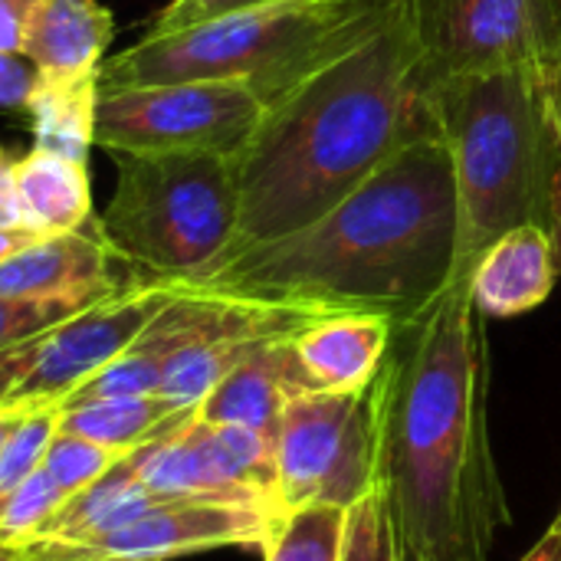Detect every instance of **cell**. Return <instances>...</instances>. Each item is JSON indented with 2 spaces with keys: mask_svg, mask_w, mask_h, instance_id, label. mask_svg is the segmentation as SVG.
Here are the masks:
<instances>
[{
  "mask_svg": "<svg viewBox=\"0 0 561 561\" xmlns=\"http://www.w3.org/2000/svg\"><path fill=\"white\" fill-rule=\"evenodd\" d=\"M559 279V253L546 224H523L496 237L470 270V296L483 319L539 309Z\"/></svg>",
  "mask_w": 561,
  "mask_h": 561,
  "instance_id": "9a60e30c",
  "label": "cell"
},
{
  "mask_svg": "<svg viewBox=\"0 0 561 561\" xmlns=\"http://www.w3.org/2000/svg\"><path fill=\"white\" fill-rule=\"evenodd\" d=\"M178 286L181 283L135 279L122 293L0 352V404L59 408L138 339Z\"/></svg>",
  "mask_w": 561,
  "mask_h": 561,
  "instance_id": "30bf717a",
  "label": "cell"
},
{
  "mask_svg": "<svg viewBox=\"0 0 561 561\" xmlns=\"http://www.w3.org/2000/svg\"><path fill=\"white\" fill-rule=\"evenodd\" d=\"M552 102H556V131H559V151H561V69L552 82Z\"/></svg>",
  "mask_w": 561,
  "mask_h": 561,
  "instance_id": "d590c367",
  "label": "cell"
},
{
  "mask_svg": "<svg viewBox=\"0 0 561 561\" xmlns=\"http://www.w3.org/2000/svg\"><path fill=\"white\" fill-rule=\"evenodd\" d=\"M293 339L296 335L260 342L207 391V398L194 408V414L207 424H237V427L260 431L273 440L283 408L296 394L312 391L299 368Z\"/></svg>",
  "mask_w": 561,
  "mask_h": 561,
  "instance_id": "5bb4252c",
  "label": "cell"
},
{
  "mask_svg": "<svg viewBox=\"0 0 561 561\" xmlns=\"http://www.w3.org/2000/svg\"><path fill=\"white\" fill-rule=\"evenodd\" d=\"M427 131H437L434 85L404 0H394L368 36L266 105L233 158L240 227L230 253L312 224Z\"/></svg>",
  "mask_w": 561,
  "mask_h": 561,
  "instance_id": "7a4b0ae2",
  "label": "cell"
},
{
  "mask_svg": "<svg viewBox=\"0 0 561 561\" xmlns=\"http://www.w3.org/2000/svg\"><path fill=\"white\" fill-rule=\"evenodd\" d=\"M490 358L470 270L398 319L371 385L375 483L411 561H490L510 500L490 444Z\"/></svg>",
  "mask_w": 561,
  "mask_h": 561,
  "instance_id": "6da1fadb",
  "label": "cell"
},
{
  "mask_svg": "<svg viewBox=\"0 0 561 561\" xmlns=\"http://www.w3.org/2000/svg\"><path fill=\"white\" fill-rule=\"evenodd\" d=\"M23 411H30V408H7V404H0V450H3V444H7V437H10V431H13V424L20 421Z\"/></svg>",
  "mask_w": 561,
  "mask_h": 561,
  "instance_id": "e575fe53",
  "label": "cell"
},
{
  "mask_svg": "<svg viewBox=\"0 0 561 561\" xmlns=\"http://www.w3.org/2000/svg\"><path fill=\"white\" fill-rule=\"evenodd\" d=\"M59 431V408H30L13 424L3 450H0V496L26 483L46 457L49 440Z\"/></svg>",
  "mask_w": 561,
  "mask_h": 561,
  "instance_id": "cb8c5ba5",
  "label": "cell"
},
{
  "mask_svg": "<svg viewBox=\"0 0 561 561\" xmlns=\"http://www.w3.org/2000/svg\"><path fill=\"white\" fill-rule=\"evenodd\" d=\"M0 230H26L16 194V154L0 145Z\"/></svg>",
  "mask_w": 561,
  "mask_h": 561,
  "instance_id": "f546056e",
  "label": "cell"
},
{
  "mask_svg": "<svg viewBox=\"0 0 561 561\" xmlns=\"http://www.w3.org/2000/svg\"><path fill=\"white\" fill-rule=\"evenodd\" d=\"M273 463L276 516L302 506H355L378 473L371 388L296 394L276 424Z\"/></svg>",
  "mask_w": 561,
  "mask_h": 561,
  "instance_id": "9c48e42d",
  "label": "cell"
},
{
  "mask_svg": "<svg viewBox=\"0 0 561 561\" xmlns=\"http://www.w3.org/2000/svg\"><path fill=\"white\" fill-rule=\"evenodd\" d=\"M16 194L23 227L36 237L82 230L92 220L89 164L39 148L16 158Z\"/></svg>",
  "mask_w": 561,
  "mask_h": 561,
  "instance_id": "ac0fdd59",
  "label": "cell"
},
{
  "mask_svg": "<svg viewBox=\"0 0 561 561\" xmlns=\"http://www.w3.org/2000/svg\"><path fill=\"white\" fill-rule=\"evenodd\" d=\"M191 414H184L178 424H171L164 434H158L154 440L135 447L131 454L122 457V463L135 473V480L151 490L161 500L181 503H240V506H263L260 500H253L250 493H243L240 486H233L207 457V450L201 447L194 427H191ZM270 510V506H263ZM273 513V510H270ZM276 516V513H273Z\"/></svg>",
  "mask_w": 561,
  "mask_h": 561,
  "instance_id": "e0dca14e",
  "label": "cell"
},
{
  "mask_svg": "<svg viewBox=\"0 0 561 561\" xmlns=\"http://www.w3.org/2000/svg\"><path fill=\"white\" fill-rule=\"evenodd\" d=\"M394 0H273L181 30L145 33L105 56L102 85L227 79L270 105L316 66L368 36Z\"/></svg>",
  "mask_w": 561,
  "mask_h": 561,
  "instance_id": "5b68a950",
  "label": "cell"
},
{
  "mask_svg": "<svg viewBox=\"0 0 561 561\" xmlns=\"http://www.w3.org/2000/svg\"><path fill=\"white\" fill-rule=\"evenodd\" d=\"M263 112L256 89L227 79L102 85L95 145L112 154L214 151L237 158Z\"/></svg>",
  "mask_w": 561,
  "mask_h": 561,
  "instance_id": "52a82bcc",
  "label": "cell"
},
{
  "mask_svg": "<svg viewBox=\"0 0 561 561\" xmlns=\"http://www.w3.org/2000/svg\"><path fill=\"white\" fill-rule=\"evenodd\" d=\"M427 82L503 69H561V0H404Z\"/></svg>",
  "mask_w": 561,
  "mask_h": 561,
  "instance_id": "ba28073f",
  "label": "cell"
},
{
  "mask_svg": "<svg viewBox=\"0 0 561 561\" xmlns=\"http://www.w3.org/2000/svg\"><path fill=\"white\" fill-rule=\"evenodd\" d=\"M115 20L99 0H39L30 13L20 56L43 79H76L102 69Z\"/></svg>",
  "mask_w": 561,
  "mask_h": 561,
  "instance_id": "2e32d148",
  "label": "cell"
},
{
  "mask_svg": "<svg viewBox=\"0 0 561 561\" xmlns=\"http://www.w3.org/2000/svg\"><path fill=\"white\" fill-rule=\"evenodd\" d=\"M66 503V493L53 483V477L39 467L26 483L0 496V542L30 546L46 519Z\"/></svg>",
  "mask_w": 561,
  "mask_h": 561,
  "instance_id": "d4e9b609",
  "label": "cell"
},
{
  "mask_svg": "<svg viewBox=\"0 0 561 561\" xmlns=\"http://www.w3.org/2000/svg\"><path fill=\"white\" fill-rule=\"evenodd\" d=\"M457 266V194L440 131L404 145L312 224L230 253L204 289L408 319Z\"/></svg>",
  "mask_w": 561,
  "mask_h": 561,
  "instance_id": "3957f363",
  "label": "cell"
},
{
  "mask_svg": "<svg viewBox=\"0 0 561 561\" xmlns=\"http://www.w3.org/2000/svg\"><path fill=\"white\" fill-rule=\"evenodd\" d=\"M76 302H46V299H7L0 296V352L59 325L62 319L82 312Z\"/></svg>",
  "mask_w": 561,
  "mask_h": 561,
  "instance_id": "4316f807",
  "label": "cell"
},
{
  "mask_svg": "<svg viewBox=\"0 0 561 561\" xmlns=\"http://www.w3.org/2000/svg\"><path fill=\"white\" fill-rule=\"evenodd\" d=\"M99 230L138 279L204 283L237 243L240 187L230 154H115Z\"/></svg>",
  "mask_w": 561,
  "mask_h": 561,
  "instance_id": "8992f818",
  "label": "cell"
},
{
  "mask_svg": "<svg viewBox=\"0 0 561 561\" xmlns=\"http://www.w3.org/2000/svg\"><path fill=\"white\" fill-rule=\"evenodd\" d=\"M158 503H171V500H161L151 490H145L135 480V473L118 460L102 480L66 496V503L46 519V526L36 533L33 542H39V539H66V542L95 539V536H105V533L138 519L141 513H148Z\"/></svg>",
  "mask_w": 561,
  "mask_h": 561,
  "instance_id": "ffe728a7",
  "label": "cell"
},
{
  "mask_svg": "<svg viewBox=\"0 0 561 561\" xmlns=\"http://www.w3.org/2000/svg\"><path fill=\"white\" fill-rule=\"evenodd\" d=\"M0 561H26V552H23V546H7V542H0Z\"/></svg>",
  "mask_w": 561,
  "mask_h": 561,
  "instance_id": "8d00e7d4",
  "label": "cell"
},
{
  "mask_svg": "<svg viewBox=\"0 0 561 561\" xmlns=\"http://www.w3.org/2000/svg\"><path fill=\"white\" fill-rule=\"evenodd\" d=\"M36 3L39 0H0V53H20Z\"/></svg>",
  "mask_w": 561,
  "mask_h": 561,
  "instance_id": "4dcf8cb0",
  "label": "cell"
},
{
  "mask_svg": "<svg viewBox=\"0 0 561 561\" xmlns=\"http://www.w3.org/2000/svg\"><path fill=\"white\" fill-rule=\"evenodd\" d=\"M342 561H411L385 490L375 483L345 516Z\"/></svg>",
  "mask_w": 561,
  "mask_h": 561,
  "instance_id": "603a6c76",
  "label": "cell"
},
{
  "mask_svg": "<svg viewBox=\"0 0 561 561\" xmlns=\"http://www.w3.org/2000/svg\"><path fill=\"white\" fill-rule=\"evenodd\" d=\"M345 516L339 506H302L273 516L263 539L266 561H342Z\"/></svg>",
  "mask_w": 561,
  "mask_h": 561,
  "instance_id": "7402d4cb",
  "label": "cell"
},
{
  "mask_svg": "<svg viewBox=\"0 0 561 561\" xmlns=\"http://www.w3.org/2000/svg\"><path fill=\"white\" fill-rule=\"evenodd\" d=\"M39 72L20 53H0V112H23L33 99Z\"/></svg>",
  "mask_w": 561,
  "mask_h": 561,
  "instance_id": "f1b7e54d",
  "label": "cell"
},
{
  "mask_svg": "<svg viewBox=\"0 0 561 561\" xmlns=\"http://www.w3.org/2000/svg\"><path fill=\"white\" fill-rule=\"evenodd\" d=\"M260 3H273V0H171L151 23L148 33H164V30H181L191 23H204L233 10H247V7H260Z\"/></svg>",
  "mask_w": 561,
  "mask_h": 561,
  "instance_id": "83f0119b",
  "label": "cell"
},
{
  "mask_svg": "<svg viewBox=\"0 0 561 561\" xmlns=\"http://www.w3.org/2000/svg\"><path fill=\"white\" fill-rule=\"evenodd\" d=\"M118 460H122V454H115L108 447H99L79 434H69V431H56V437L46 447L43 470L53 477V483L66 496H72V493L92 486L95 480H102Z\"/></svg>",
  "mask_w": 561,
  "mask_h": 561,
  "instance_id": "484cf974",
  "label": "cell"
},
{
  "mask_svg": "<svg viewBox=\"0 0 561 561\" xmlns=\"http://www.w3.org/2000/svg\"><path fill=\"white\" fill-rule=\"evenodd\" d=\"M184 414H191V411H174L158 394L99 398V401L59 408V431L79 434V437L125 457L135 447L164 434Z\"/></svg>",
  "mask_w": 561,
  "mask_h": 561,
  "instance_id": "44dd1931",
  "label": "cell"
},
{
  "mask_svg": "<svg viewBox=\"0 0 561 561\" xmlns=\"http://www.w3.org/2000/svg\"><path fill=\"white\" fill-rule=\"evenodd\" d=\"M102 79L76 76V79H43L33 89L26 105L33 118V148L89 164V151L95 148V112H99Z\"/></svg>",
  "mask_w": 561,
  "mask_h": 561,
  "instance_id": "d6986e66",
  "label": "cell"
},
{
  "mask_svg": "<svg viewBox=\"0 0 561 561\" xmlns=\"http://www.w3.org/2000/svg\"><path fill=\"white\" fill-rule=\"evenodd\" d=\"M519 561H561V513L556 516V523L549 526V533Z\"/></svg>",
  "mask_w": 561,
  "mask_h": 561,
  "instance_id": "1f68e13d",
  "label": "cell"
},
{
  "mask_svg": "<svg viewBox=\"0 0 561 561\" xmlns=\"http://www.w3.org/2000/svg\"><path fill=\"white\" fill-rule=\"evenodd\" d=\"M549 230H552V240H556V253H559V266H561V151H559V168H556V178H552Z\"/></svg>",
  "mask_w": 561,
  "mask_h": 561,
  "instance_id": "d6a6232c",
  "label": "cell"
},
{
  "mask_svg": "<svg viewBox=\"0 0 561 561\" xmlns=\"http://www.w3.org/2000/svg\"><path fill=\"white\" fill-rule=\"evenodd\" d=\"M273 513L240 503H158L138 519L82 542L39 539L26 561H171L214 549H260Z\"/></svg>",
  "mask_w": 561,
  "mask_h": 561,
  "instance_id": "8fae6325",
  "label": "cell"
},
{
  "mask_svg": "<svg viewBox=\"0 0 561 561\" xmlns=\"http://www.w3.org/2000/svg\"><path fill=\"white\" fill-rule=\"evenodd\" d=\"M30 240H36V233H30V230H0V260H7L10 253H16Z\"/></svg>",
  "mask_w": 561,
  "mask_h": 561,
  "instance_id": "836d02e7",
  "label": "cell"
},
{
  "mask_svg": "<svg viewBox=\"0 0 561 561\" xmlns=\"http://www.w3.org/2000/svg\"><path fill=\"white\" fill-rule=\"evenodd\" d=\"M394 319L362 309H332L296 332L293 348L312 391L358 394L381 371Z\"/></svg>",
  "mask_w": 561,
  "mask_h": 561,
  "instance_id": "4fadbf2b",
  "label": "cell"
},
{
  "mask_svg": "<svg viewBox=\"0 0 561 561\" xmlns=\"http://www.w3.org/2000/svg\"><path fill=\"white\" fill-rule=\"evenodd\" d=\"M118 263L92 217L82 230L36 237L0 260V296L92 306L135 283L115 276Z\"/></svg>",
  "mask_w": 561,
  "mask_h": 561,
  "instance_id": "7c38bea8",
  "label": "cell"
},
{
  "mask_svg": "<svg viewBox=\"0 0 561 561\" xmlns=\"http://www.w3.org/2000/svg\"><path fill=\"white\" fill-rule=\"evenodd\" d=\"M552 82L539 69L463 76L434 89V122L450 151L457 194V270L506 230L549 227L559 131Z\"/></svg>",
  "mask_w": 561,
  "mask_h": 561,
  "instance_id": "277c9868",
  "label": "cell"
}]
</instances>
